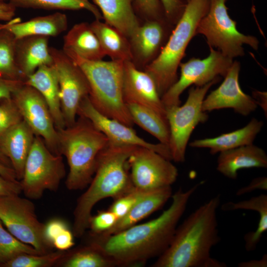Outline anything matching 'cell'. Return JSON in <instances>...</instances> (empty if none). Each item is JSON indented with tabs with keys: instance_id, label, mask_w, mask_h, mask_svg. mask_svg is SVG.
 I'll return each instance as SVG.
<instances>
[{
	"instance_id": "obj_7",
	"label": "cell",
	"mask_w": 267,
	"mask_h": 267,
	"mask_svg": "<svg viewBox=\"0 0 267 267\" xmlns=\"http://www.w3.org/2000/svg\"><path fill=\"white\" fill-rule=\"evenodd\" d=\"M227 0H210L208 11L199 22L196 33L205 36L209 46L233 59L244 55V44L257 50L259 41L255 36L238 31L237 22L228 15Z\"/></svg>"
},
{
	"instance_id": "obj_40",
	"label": "cell",
	"mask_w": 267,
	"mask_h": 267,
	"mask_svg": "<svg viewBox=\"0 0 267 267\" xmlns=\"http://www.w3.org/2000/svg\"><path fill=\"white\" fill-rule=\"evenodd\" d=\"M167 21L175 26L181 17L187 2L184 0H160Z\"/></svg>"
},
{
	"instance_id": "obj_46",
	"label": "cell",
	"mask_w": 267,
	"mask_h": 267,
	"mask_svg": "<svg viewBox=\"0 0 267 267\" xmlns=\"http://www.w3.org/2000/svg\"><path fill=\"white\" fill-rule=\"evenodd\" d=\"M16 7L10 2L0 0V20L9 22L14 18Z\"/></svg>"
},
{
	"instance_id": "obj_39",
	"label": "cell",
	"mask_w": 267,
	"mask_h": 267,
	"mask_svg": "<svg viewBox=\"0 0 267 267\" xmlns=\"http://www.w3.org/2000/svg\"><path fill=\"white\" fill-rule=\"evenodd\" d=\"M144 192L134 188L130 192L114 199L108 210L114 213L119 220L129 213Z\"/></svg>"
},
{
	"instance_id": "obj_2",
	"label": "cell",
	"mask_w": 267,
	"mask_h": 267,
	"mask_svg": "<svg viewBox=\"0 0 267 267\" xmlns=\"http://www.w3.org/2000/svg\"><path fill=\"white\" fill-rule=\"evenodd\" d=\"M220 195L209 200L178 226L172 241L153 267H224L211 256L220 241L217 211Z\"/></svg>"
},
{
	"instance_id": "obj_12",
	"label": "cell",
	"mask_w": 267,
	"mask_h": 267,
	"mask_svg": "<svg viewBox=\"0 0 267 267\" xmlns=\"http://www.w3.org/2000/svg\"><path fill=\"white\" fill-rule=\"evenodd\" d=\"M134 187L148 191L171 186L178 170L171 161L149 148L136 146L128 159Z\"/></svg>"
},
{
	"instance_id": "obj_38",
	"label": "cell",
	"mask_w": 267,
	"mask_h": 267,
	"mask_svg": "<svg viewBox=\"0 0 267 267\" xmlns=\"http://www.w3.org/2000/svg\"><path fill=\"white\" fill-rule=\"evenodd\" d=\"M118 219L116 215L109 210L99 211L94 216H91L89 222V228L91 234H102L111 228Z\"/></svg>"
},
{
	"instance_id": "obj_36",
	"label": "cell",
	"mask_w": 267,
	"mask_h": 267,
	"mask_svg": "<svg viewBox=\"0 0 267 267\" xmlns=\"http://www.w3.org/2000/svg\"><path fill=\"white\" fill-rule=\"evenodd\" d=\"M134 7L146 20L167 21L160 0H134Z\"/></svg>"
},
{
	"instance_id": "obj_41",
	"label": "cell",
	"mask_w": 267,
	"mask_h": 267,
	"mask_svg": "<svg viewBox=\"0 0 267 267\" xmlns=\"http://www.w3.org/2000/svg\"><path fill=\"white\" fill-rule=\"evenodd\" d=\"M69 228L67 223L62 219H52L44 224V236L45 240L52 248L56 237L64 229Z\"/></svg>"
},
{
	"instance_id": "obj_15",
	"label": "cell",
	"mask_w": 267,
	"mask_h": 267,
	"mask_svg": "<svg viewBox=\"0 0 267 267\" xmlns=\"http://www.w3.org/2000/svg\"><path fill=\"white\" fill-rule=\"evenodd\" d=\"M78 115L88 119L106 136L109 143L148 148L172 161L168 146L160 142H149L138 136L132 127L104 116L93 106L89 95L82 100L78 108Z\"/></svg>"
},
{
	"instance_id": "obj_31",
	"label": "cell",
	"mask_w": 267,
	"mask_h": 267,
	"mask_svg": "<svg viewBox=\"0 0 267 267\" xmlns=\"http://www.w3.org/2000/svg\"><path fill=\"white\" fill-rule=\"evenodd\" d=\"M16 7L45 10L86 9L91 12L96 19L102 18L98 8L89 0H7Z\"/></svg>"
},
{
	"instance_id": "obj_52",
	"label": "cell",
	"mask_w": 267,
	"mask_h": 267,
	"mask_svg": "<svg viewBox=\"0 0 267 267\" xmlns=\"http://www.w3.org/2000/svg\"><path fill=\"white\" fill-rule=\"evenodd\" d=\"M1 1H6V0H0Z\"/></svg>"
},
{
	"instance_id": "obj_33",
	"label": "cell",
	"mask_w": 267,
	"mask_h": 267,
	"mask_svg": "<svg viewBox=\"0 0 267 267\" xmlns=\"http://www.w3.org/2000/svg\"><path fill=\"white\" fill-rule=\"evenodd\" d=\"M23 254H40L33 247L22 242L6 229L0 220V267Z\"/></svg>"
},
{
	"instance_id": "obj_3",
	"label": "cell",
	"mask_w": 267,
	"mask_h": 267,
	"mask_svg": "<svg viewBox=\"0 0 267 267\" xmlns=\"http://www.w3.org/2000/svg\"><path fill=\"white\" fill-rule=\"evenodd\" d=\"M137 146L109 143L100 152L93 178L87 189L78 198L73 212L72 232L81 237L89 228L91 211L100 200L117 199L132 191L128 159Z\"/></svg>"
},
{
	"instance_id": "obj_30",
	"label": "cell",
	"mask_w": 267,
	"mask_h": 267,
	"mask_svg": "<svg viewBox=\"0 0 267 267\" xmlns=\"http://www.w3.org/2000/svg\"><path fill=\"white\" fill-rule=\"evenodd\" d=\"M126 104L134 124L168 146L170 130L167 120L145 107L133 103Z\"/></svg>"
},
{
	"instance_id": "obj_50",
	"label": "cell",
	"mask_w": 267,
	"mask_h": 267,
	"mask_svg": "<svg viewBox=\"0 0 267 267\" xmlns=\"http://www.w3.org/2000/svg\"><path fill=\"white\" fill-rule=\"evenodd\" d=\"M0 162L8 167H11V163L9 159L2 153L0 149Z\"/></svg>"
},
{
	"instance_id": "obj_4",
	"label": "cell",
	"mask_w": 267,
	"mask_h": 267,
	"mask_svg": "<svg viewBox=\"0 0 267 267\" xmlns=\"http://www.w3.org/2000/svg\"><path fill=\"white\" fill-rule=\"evenodd\" d=\"M72 126L57 129L59 152L67 161L65 185L70 190H81L90 182L97 157L108 139L87 118L79 116Z\"/></svg>"
},
{
	"instance_id": "obj_5",
	"label": "cell",
	"mask_w": 267,
	"mask_h": 267,
	"mask_svg": "<svg viewBox=\"0 0 267 267\" xmlns=\"http://www.w3.org/2000/svg\"><path fill=\"white\" fill-rule=\"evenodd\" d=\"M62 49L85 74L93 106L104 116L132 127L134 123L123 96L124 62L90 60L71 50Z\"/></svg>"
},
{
	"instance_id": "obj_1",
	"label": "cell",
	"mask_w": 267,
	"mask_h": 267,
	"mask_svg": "<svg viewBox=\"0 0 267 267\" xmlns=\"http://www.w3.org/2000/svg\"><path fill=\"white\" fill-rule=\"evenodd\" d=\"M202 183L186 191L178 189L172 195L170 207L157 218L113 234H90L89 241L97 245L116 267L142 266L158 258L171 244L190 198Z\"/></svg>"
},
{
	"instance_id": "obj_29",
	"label": "cell",
	"mask_w": 267,
	"mask_h": 267,
	"mask_svg": "<svg viewBox=\"0 0 267 267\" xmlns=\"http://www.w3.org/2000/svg\"><path fill=\"white\" fill-rule=\"evenodd\" d=\"M56 267H113L114 262L96 244L89 242L71 250H67Z\"/></svg>"
},
{
	"instance_id": "obj_45",
	"label": "cell",
	"mask_w": 267,
	"mask_h": 267,
	"mask_svg": "<svg viewBox=\"0 0 267 267\" xmlns=\"http://www.w3.org/2000/svg\"><path fill=\"white\" fill-rule=\"evenodd\" d=\"M258 190H267V178L266 177H258L253 179L248 185L238 189L236 195L241 196Z\"/></svg>"
},
{
	"instance_id": "obj_28",
	"label": "cell",
	"mask_w": 267,
	"mask_h": 267,
	"mask_svg": "<svg viewBox=\"0 0 267 267\" xmlns=\"http://www.w3.org/2000/svg\"><path fill=\"white\" fill-rule=\"evenodd\" d=\"M90 25L106 55L113 60L133 61L130 41L121 32L100 20L95 19Z\"/></svg>"
},
{
	"instance_id": "obj_23",
	"label": "cell",
	"mask_w": 267,
	"mask_h": 267,
	"mask_svg": "<svg viewBox=\"0 0 267 267\" xmlns=\"http://www.w3.org/2000/svg\"><path fill=\"white\" fill-rule=\"evenodd\" d=\"M0 26L9 31L16 40L32 36L49 38L65 32L68 27V20L65 14L57 12L24 22L19 18H14L5 24H0Z\"/></svg>"
},
{
	"instance_id": "obj_10",
	"label": "cell",
	"mask_w": 267,
	"mask_h": 267,
	"mask_svg": "<svg viewBox=\"0 0 267 267\" xmlns=\"http://www.w3.org/2000/svg\"><path fill=\"white\" fill-rule=\"evenodd\" d=\"M0 220L11 234L40 254L52 251L44 238V223L39 220L31 199L19 195L0 196Z\"/></svg>"
},
{
	"instance_id": "obj_19",
	"label": "cell",
	"mask_w": 267,
	"mask_h": 267,
	"mask_svg": "<svg viewBox=\"0 0 267 267\" xmlns=\"http://www.w3.org/2000/svg\"><path fill=\"white\" fill-rule=\"evenodd\" d=\"M35 136L22 120L0 136V149L10 161L19 181L22 178L26 160Z\"/></svg>"
},
{
	"instance_id": "obj_42",
	"label": "cell",
	"mask_w": 267,
	"mask_h": 267,
	"mask_svg": "<svg viewBox=\"0 0 267 267\" xmlns=\"http://www.w3.org/2000/svg\"><path fill=\"white\" fill-rule=\"evenodd\" d=\"M24 83V81L9 79L0 76V101L11 99L14 91Z\"/></svg>"
},
{
	"instance_id": "obj_8",
	"label": "cell",
	"mask_w": 267,
	"mask_h": 267,
	"mask_svg": "<svg viewBox=\"0 0 267 267\" xmlns=\"http://www.w3.org/2000/svg\"><path fill=\"white\" fill-rule=\"evenodd\" d=\"M220 80L221 77H218L202 86H192L182 106L166 109L170 130L168 147L175 162L185 161L187 145L192 132L199 123L208 119V115L202 108L203 101L210 88Z\"/></svg>"
},
{
	"instance_id": "obj_26",
	"label": "cell",
	"mask_w": 267,
	"mask_h": 267,
	"mask_svg": "<svg viewBox=\"0 0 267 267\" xmlns=\"http://www.w3.org/2000/svg\"><path fill=\"white\" fill-rule=\"evenodd\" d=\"M93 1L100 10L105 22L117 29L129 40L139 26L134 0Z\"/></svg>"
},
{
	"instance_id": "obj_16",
	"label": "cell",
	"mask_w": 267,
	"mask_h": 267,
	"mask_svg": "<svg viewBox=\"0 0 267 267\" xmlns=\"http://www.w3.org/2000/svg\"><path fill=\"white\" fill-rule=\"evenodd\" d=\"M240 63L235 60L228 69L221 85L211 91L203 101L202 108L209 112L223 108H232L243 116H247L258 107L255 100L244 93L239 83Z\"/></svg>"
},
{
	"instance_id": "obj_49",
	"label": "cell",
	"mask_w": 267,
	"mask_h": 267,
	"mask_svg": "<svg viewBox=\"0 0 267 267\" xmlns=\"http://www.w3.org/2000/svg\"><path fill=\"white\" fill-rule=\"evenodd\" d=\"M0 174L11 180H18L13 169L0 162Z\"/></svg>"
},
{
	"instance_id": "obj_25",
	"label": "cell",
	"mask_w": 267,
	"mask_h": 267,
	"mask_svg": "<svg viewBox=\"0 0 267 267\" xmlns=\"http://www.w3.org/2000/svg\"><path fill=\"white\" fill-rule=\"evenodd\" d=\"M263 125V121L252 118L247 125L241 129L213 138L194 140L189 143V146L194 148H209L210 153L215 155L217 153L252 144Z\"/></svg>"
},
{
	"instance_id": "obj_34",
	"label": "cell",
	"mask_w": 267,
	"mask_h": 267,
	"mask_svg": "<svg viewBox=\"0 0 267 267\" xmlns=\"http://www.w3.org/2000/svg\"><path fill=\"white\" fill-rule=\"evenodd\" d=\"M66 251H50L43 254H23L4 264L1 267H50L56 266Z\"/></svg>"
},
{
	"instance_id": "obj_35",
	"label": "cell",
	"mask_w": 267,
	"mask_h": 267,
	"mask_svg": "<svg viewBox=\"0 0 267 267\" xmlns=\"http://www.w3.org/2000/svg\"><path fill=\"white\" fill-rule=\"evenodd\" d=\"M22 120L12 98L3 100L0 104V136Z\"/></svg>"
},
{
	"instance_id": "obj_20",
	"label": "cell",
	"mask_w": 267,
	"mask_h": 267,
	"mask_svg": "<svg viewBox=\"0 0 267 267\" xmlns=\"http://www.w3.org/2000/svg\"><path fill=\"white\" fill-rule=\"evenodd\" d=\"M24 84L36 89L46 103L57 129L66 127L62 115L60 90L55 69L53 65H43L28 76Z\"/></svg>"
},
{
	"instance_id": "obj_11",
	"label": "cell",
	"mask_w": 267,
	"mask_h": 267,
	"mask_svg": "<svg viewBox=\"0 0 267 267\" xmlns=\"http://www.w3.org/2000/svg\"><path fill=\"white\" fill-rule=\"evenodd\" d=\"M204 59L192 57L179 64L180 74L177 81L161 96L166 109L180 104V96L189 87L202 86L218 77H224L233 60L211 46Z\"/></svg>"
},
{
	"instance_id": "obj_17",
	"label": "cell",
	"mask_w": 267,
	"mask_h": 267,
	"mask_svg": "<svg viewBox=\"0 0 267 267\" xmlns=\"http://www.w3.org/2000/svg\"><path fill=\"white\" fill-rule=\"evenodd\" d=\"M123 96L126 103L149 108L167 119L166 109L154 80L148 73L138 69L133 61L124 62Z\"/></svg>"
},
{
	"instance_id": "obj_51",
	"label": "cell",
	"mask_w": 267,
	"mask_h": 267,
	"mask_svg": "<svg viewBox=\"0 0 267 267\" xmlns=\"http://www.w3.org/2000/svg\"><path fill=\"white\" fill-rule=\"evenodd\" d=\"M186 2L189 1V0H184Z\"/></svg>"
},
{
	"instance_id": "obj_37",
	"label": "cell",
	"mask_w": 267,
	"mask_h": 267,
	"mask_svg": "<svg viewBox=\"0 0 267 267\" xmlns=\"http://www.w3.org/2000/svg\"><path fill=\"white\" fill-rule=\"evenodd\" d=\"M221 209L224 211L238 210H252L257 212L259 214L267 212V195L263 194L246 200L237 202H228L222 204Z\"/></svg>"
},
{
	"instance_id": "obj_27",
	"label": "cell",
	"mask_w": 267,
	"mask_h": 267,
	"mask_svg": "<svg viewBox=\"0 0 267 267\" xmlns=\"http://www.w3.org/2000/svg\"><path fill=\"white\" fill-rule=\"evenodd\" d=\"M63 49L90 60H100L106 56L97 37L87 22L76 24L68 31L63 38Z\"/></svg>"
},
{
	"instance_id": "obj_47",
	"label": "cell",
	"mask_w": 267,
	"mask_h": 267,
	"mask_svg": "<svg viewBox=\"0 0 267 267\" xmlns=\"http://www.w3.org/2000/svg\"><path fill=\"white\" fill-rule=\"evenodd\" d=\"M252 97L256 101L257 105L260 106L267 115V92L254 90L252 92Z\"/></svg>"
},
{
	"instance_id": "obj_22",
	"label": "cell",
	"mask_w": 267,
	"mask_h": 267,
	"mask_svg": "<svg viewBox=\"0 0 267 267\" xmlns=\"http://www.w3.org/2000/svg\"><path fill=\"white\" fill-rule=\"evenodd\" d=\"M267 167L266 152L253 144L221 152L217 160L218 171L232 179L237 178L241 169Z\"/></svg>"
},
{
	"instance_id": "obj_32",
	"label": "cell",
	"mask_w": 267,
	"mask_h": 267,
	"mask_svg": "<svg viewBox=\"0 0 267 267\" xmlns=\"http://www.w3.org/2000/svg\"><path fill=\"white\" fill-rule=\"evenodd\" d=\"M16 42L14 36L0 24V76L24 81L15 62Z\"/></svg>"
},
{
	"instance_id": "obj_13",
	"label": "cell",
	"mask_w": 267,
	"mask_h": 267,
	"mask_svg": "<svg viewBox=\"0 0 267 267\" xmlns=\"http://www.w3.org/2000/svg\"><path fill=\"white\" fill-rule=\"evenodd\" d=\"M60 90L61 110L66 127L76 121L82 100L89 95L87 79L81 68L63 49L49 47Z\"/></svg>"
},
{
	"instance_id": "obj_24",
	"label": "cell",
	"mask_w": 267,
	"mask_h": 267,
	"mask_svg": "<svg viewBox=\"0 0 267 267\" xmlns=\"http://www.w3.org/2000/svg\"><path fill=\"white\" fill-rule=\"evenodd\" d=\"M172 195L171 186L144 192L125 216L118 220L111 228L98 235L113 234L136 224L162 208Z\"/></svg>"
},
{
	"instance_id": "obj_14",
	"label": "cell",
	"mask_w": 267,
	"mask_h": 267,
	"mask_svg": "<svg viewBox=\"0 0 267 267\" xmlns=\"http://www.w3.org/2000/svg\"><path fill=\"white\" fill-rule=\"evenodd\" d=\"M12 98L22 119L34 134L41 137L52 153L60 155L57 130L41 94L34 88L24 83L14 91Z\"/></svg>"
},
{
	"instance_id": "obj_6",
	"label": "cell",
	"mask_w": 267,
	"mask_h": 267,
	"mask_svg": "<svg viewBox=\"0 0 267 267\" xmlns=\"http://www.w3.org/2000/svg\"><path fill=\"white\" fill-rule=\"evenodd\" d=\"M210 0H189L158 56L145 66L161 96L177 81L178 69L198 24L207 14Z\"/></svg>"
},
{
	"instance_id": "obj_43",
	"label": "cell",
	"mask_w": 267,
	"mask_h": 267,
	"mask_svg": "<svg viewBox=\"0 0 267 267\" xmlns=\"http://www.w3.org/2000/svg\"><path fill=\"white\" fill-rule=\"evenodd\" d=\"M74 237L72 231L67 228L56 237L53 241L52 246L58 250H68L75 245Z\"/></svg>"
},
{
	"instance_id": "obj_9",
	"label": "cell",
	"mask_w": 267,
	"mask_h": 267,
	"mask_svg": "<svg viewBox=\"0 0 267 267\" xmlns=\"http://www.w3.org/2000/svg\"><path fill=\"white\" fill-rule=\"evenodd\" d=\"M65 175L62 155L52 153L41 137L35 136L20 180L25 197L37 200L46 190L56 191Z\"/></svg>"
},
{
	"instance_id": "obj_21",
	"label": "cell",
	"mask_w": 267,
	"mask_h": 267,
	"mask_svg": "<svg viewBox=\"0 0 267 267\" xmlns=\"http://www.w3.org/2000/svg\"><path fill=\"white\" fill-rule=\"evenodd\" d=\"M48 39L45 36H32L16 40L15 62L25 80L40 67L53 64Z\"/></svg>"
},
{
	"instance_id": "obj_18",
	"label": "cell",
	"mask_w": 267,
	"mask_h": 267,
	"mask_svg": "<svg viewBox=\"0 0 267 267\" xmlns=\"http://www.w3.org/2000/svg\"><path fill=\"white\" fill-rule=\"evenodd\" d=\"M174 27L167 21L158 20H146L139 25L129 39L133 58L135 56L145 66L150 63L162 49Z\"/></svg>"
},
{
	"instance_id": "obj_44",
	"label": "cell",
	"mask_w": 267,
	"mask_h": 267,
	"mask_svg": "<svg viewBox=\"0 0 267 267\" xmlns=\"http://www.w3.org/2000/svg\"><path fill=\"white\" fill-rule=\"evenodd\" d=\"M21 192L19 180H11L0 174V196L20 195Z\"/></svg>"
},
{
	"instance_id": "obj_48",
	"label": "cell",
	"mask_w": 267,
	"mask_h": 267,
	"mask_svg": "<svg viewBox=\"0 0 267 267\" xmlns=\"http://www.w3.org/2000/svg\"><path fill=\"white\" fill-rule=\"evenodd\" d=\"M239 267H267V256L265 254L261 259L242 262L238 264Z\"/></svg>"
}]
</instances>
